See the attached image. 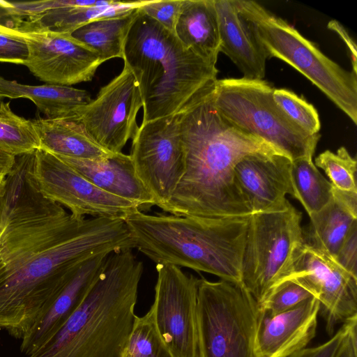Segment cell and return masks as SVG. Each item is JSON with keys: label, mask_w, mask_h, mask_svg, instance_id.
Wrapping results in <instances>:
<instances>
[{"label": "cell", "mask_w": 357, "mask_h": 357, "mask_svg": "<svg viewBox=\"0 0 357 357\" xmlns=\"http://www.w3.org/2000/svg\"><path fill=\"white\" fill-rule=\"evenodd\" d=\"M35 151L16 156L0 197V330L20 340L86 260L135 248L124 220L77 218L45 197Z\"/></svg>", "instance_id": "6da1fadb"}, {"label": "cell", "mask_w": 357, "mask_h": 357, "mask_svg": "<svg viewBox=\"0 0 357 357\" xmlns=\"http://www.w3.org/2000/svg\"><path fill=\"white\" fill-rule=\"evenodd\" d=\"M215 82L176 114L185 167L171 199L162 208L171 215L250 216L252 211L236 178L235 167L249 154L281 153L220 114L214 104Z\"/></svg>", "instance_id": "7a4b0ae2"}, {"label": "cell", "mask_w": 357, "mask_h": 357, "mask_svg": "<svg viewBox=\"0 0 357 357\" xmlns=\"http://www.w3.org/2000/svg\"><path fill=\"white\" fill-rule=\"evenodd\" d=\"M143 263L128 248L109 254L61 328L27 357H121L135 322Z\"/></svg>", "instance_id": "3957f363"}, {"label": "cell", "mask_w": 357, "mask_h": 357, "mask_svg": "<svg viewBox=\"0 0 357 357\" xmlns=\"http://www.w3.org/2000/svg\"><path fill=\"white\" fill-rule=\"evenodd\" d=\"M250 216L192 218L137 211L124 221L135 248L156 264L188 268L241 283Z\"/></svg>", "instance_id": "277c9868"}, {"label": "cell", "mask_w": 357, "mask_h": 357, "mask_svg": "<svg viewBox=\"0 0 357 357\" xmlns=\"http://www.w3.org/2000/svg\"><path fill=\"white\" fill-rule=\"evenodd\" d=\"M123 59L139 88L142 123L176 115L218 79L215 63L185 47L140 8L126 38Z\"/></svg>", "instance_id": "5b68a950"}, {"label": "cell", "mask_w": 357, "mask_h": 357, "mask_svg": "<svg viewBox=\"0 0 357 357\" xmlns=\"http://www.w3.org/2000/svg\"><path fill=\"white\" fill-rule=\"evenodd\" d=\"M241 17L266 58L286 62L357 123V74L326 56L286 20L255 1L235 0Z\"/></svg>", "instance_id": "8992f818"}, {"label": "cell", "mask_w": 357, "mask_h": 357, "mask_svg": "<svg viewBox=\"0 0 357 357\" xmlns=\"http://www.w3.org/2000/svg\"><path fill=\"white\" fill-rule=\"evenodd\" d=\"M197 357H261L258 303L241 283L199 279Z\"/></svg>", "instance_id": "52a82bcc"}, {"label": "cell", "mask_w": 357, "mask_h": 357, "mask_svg": "<svg viewBox=\"0 0 357 357\" xmlns=\"http://www.w3.org/2000/svg\"><path fill=\"white\" fill-rule=\"evenodd\" d=\"M274 89L264 79H217L214 104L232 125L265 141L291 160L312 157L321 135H310L289 120L275 104Z\"/></svg>", "instance_id": "ba28073f"}, {"label": "cell", "mask_w": 357, "mask_h": 357, "mask_svg": "<svg viewBox=\"0 0 357 357\" xmlns=\"http://www.w3.org/2000/svg\"><path fill=\"white\" fill-rule=\"evenodd\" d=\"M302 214L290 203L280 211L257 213L248 220L241 283L258 305L291 271L305 243Z\"/></svg>", "instance_id": "9c48e42d"}, {"label": "cell", "mask_w": 357, "mask_h": 357, "mask_svg": "<svg viewBox=\"0 0 357 357\" xmlns=\"http://www.w3.org/2000/svg\"><path fill=\"white\" fill-rule=\"evenodd\" d=\"M137 174L161 209L182 178L185 151L176 115L142 123L130 154Z\"/></svg>", "instance_id": "30bf717a"}, {"label": "cell", "mask_w": 357, "mask_h": 357, "mask_svg": "<svg viewBox=\"0 0 357 357\" xmlns=\"http://www.w3.org/2000/svg\"><path fill=\"white\" fill-rule=\"evenodd\" d=\"M33 174L40 193L67 208L75 217L125 220L139 211L134 203L100 190L57 155L43 149L35 151Z\"/></svg>", "instance_id": "8fae6325"}, {"label": "cell", "mask_w": 357, "mask_h": 357, "mask_svg": "<svg viewBox=\"0 0 357 357\" xmlns=\"http://www.w3.org/2000/svg\"><path fill=\"white\" fill-rule=\"evenodd\" d=\"M142 106L137 80L124 65L121 73L102 87L96 98L82 107L70 121L82 124L103 149L119 153L136 134L139 128L137 115Z\"/></svg>", "instance_id": "7c38bea8"}, {"label": "cell", "mask_w": 357, "mask_h": 357, "mask_svg": "<svg viewBox=\"0 0 357 357\" xmlns=\"http://www.w3.org/2000/svg\"><path fill=\"white\" fill-rule=\"evenodd\" d=\"M153 305L157 329L173 357H197L199 279L181 268L156 264Z\"/></svg>", "instance_id": "4fadbf2b"}, {"label": "cell", "mask_w": 357, "mask_h": 357, "mask_svg": "<svg viewBox=\"0 0 357 357\" xmlns=\"http://www.w3.org/2000/svg\"><path fill=\"white\" fill-rule=\"evenodd\" d=\"M291 279L313 291L328 335L334 334L338 324L357 317V277L327 255L304 243L296 254L291 271L281 283Z\"/></svg>", "instance_id": "5bb4252c"}, {"label": "cell", "mask_w": 357, "mask_h": 357, "mask_svg": "<svg viewBox=\"0 0 357 357\" xmlns=\"http://www.w3.org/2000/svg\"><path fill=\"white\" fill-rule=\"evenodd\" d=\"M18 31L29 50L24 66L47 84L70 86L91 81L104 62L95 51L70 33L39 28Z\"/></svg>", "instance_id": "9a60e30c"}, {"label": "cell", "mask_w": 357, "mask_h": 357, "mask_svg": "<svg viewBox=\"0 0 357 357\" xmlns=\"http://www.w3.org/2000/svg\"><path fill=\"white\" fill-rule=\"evenodd\" d=\"M291 163L281 153H256L236 164V178L252 214L280 211L287 207L289 202L286 195H292Z\"/></svg>", "instance_id": "2e32d148"}, {"label": "cell", "mask_w": 357, "mask_h": 357, "mask_svg": "<svg viewBox=\"0 0 357 357\" xmlns=\"http://www.w3.org/2000/svg\"><path fill=\"white\" fill-rule=\"evenodd\" d=\"M320 304L316 297L287 311H259L257 345L261 357H289L306 348L314 337Z\"/></svg>", "instance_id": "e0dca14e"}, {"label": "cell", "mask_w": 357, "mask_h": 357, "mask_svg": "<svg viewBox=\"0 0 357 357\" xmlns=\"http://www.w3.org/2000/svg\"><path fill=\"white\" fill-rule=\"evenodd\" d=\"M109 255L93 257L79 267L47 311L21 340L23 354H32L61 328L100 275Z\"/></svg>", "instance_id": "ac0fdd59"}, {"label": "cell", "mask_w": 357, "mask_h": 357, "mask_svg": "<svg viewBox=\"0 0 357 357\" xmlns=\"http://www.w3.org/2000/svg\"><path fill=\"white\" fill-rule=\"evenodd\" d=\"M57 156L100 190L134 203L139 211L155 206L137 174L130 155L113 153L100 160Z\"/></svg>", "instance_id": "d6986e66"}, {"label": "cell", "mask_w": 357, "mask_h": 357, "mask_svg": "<svg viewBox=\"0 0 357 357\" xmlns=\"http://www.w3.org/2000/svg\"><path fill=\"white\" fill-rule=\"evenodd\" d=\"M146 1L59 0V7L40 15L17 20L15 29H45L71 33L79 26L96 20L123 16L144 5Z\"/></svg>", "instance_id": "ffe728a7"}, {"label": "cell", "mask_w": 357, "mask_h": 357, "mask_svg": "<svg viewBox=\"0 0 357 357\" xmlns=\"http://www.w3.org/2000/svg\"><path fill=\"white\" fill-rule=\"evenodd\" d=\"M220 52L228 56L247 79H263L266 58L241 17L235 0H215Z\"/></svg>", "instance_id": "44dd1931"}, {"label": "cell", "mask_w": 357, "mask_h": 357, "mask_svg": "<svg viewBox=\"0 0 357 357\" xmlns=\"http://www.w3.org/2000/svg\"><path fill=\"white\" fill-rule=\"evenodd\" d=\"M174 34L185 47L216 64L220 36L215 0H183Z\"/></svg>", "instance_id": "7402d4cb"}, {"label": "cell", "mask_w": 357, "mask_h": 357, "mask_svg": "<svg viewBox=\"0 0 357 357\" xmlns=\"http://www.w3.org/2000/svg\"><path fill=\"white\" fill-rule=\"evenodd\" d=\"M40 140V148L56 155L100 160L113 153L97 144L78 122L62 119L31 120Z\"/></svg>", "instance_id": "603a6c76"}, {"label": "cell", "mask_w": 357, "mask_h": 357, "mask_svg": "<svg viewBox=\"0 0 357 357\" xmlns=\"http://www.w3.org/2000/svg\"><path fill=\"white\" fill-rule=\"evenodd\" d=\"M0 98L31 100L47 119L72 120L91 99L88 91L68 86H31L8 80L0 75Z\"/></svg>", "instance_id": "cb8c5ba5"}, {"label": "cell", "mask_w": 357, "mask_h": 357, "mask_svg": "<svg viewBox=\"0 0 357 357\" xmlns=\"http://www.w3.org/2000/svg\"><path fill=\"white\" fill-rule=\"evenodd\" d=\"M308 241L305 243L335 259L357 216L333 197L319 211L310 215Z\"/></svg>", "instance_id": "d4e9b609"}, {"label": "cell", "mask_w": 357, "mask_h": 357, "mask_svg": "<svg viewBox=\"0 0 357 357\" xmlns=\"http://www.w3.org/2000/svg\"><path fill=\"white\" fill-rule=\"evenodd\" d=\"M139 9L123 16L91 21L70 34L95 51L104 62L123 59L124 42Z\"/></svg>", "instance_id": "484cf974"}, {"label": "cell", "mask_w": 357, "mask_h": 357, "mask_svg": "<svg viewBox=\"0 0 357 357\" xmlns=\"http://www.w3.org/2000/svg\"><path fill=\"white\" fill-rule=\"evenodd\" d=\"M290 179L291 196L301 203L309 216L321 210L333 198L332 184L317 169L312 157L291 160Z\"/></svg>", "instance_id": "4316f807"}, {"label": "cell", "mask_w": 357, "mask_h": 357, "mask_svg": "<svg viewBox=\"0 0 357 357\" xmlns=\"http://www.w3.org/2000/svg\"><path fill=\"white\" fill-rule=\"evenodd\" d=\"M40 148V140L31 120L15 114L10 102H0V149L18 156Z\"/></svg>", "instance_id": "83f0119b"}, {"label": "cell", "mask_w": 357, "mask_h": 357, "mask_svg": "<svg viewBox=\"0 0 357 357\" xmlns=\"http://www.w3.org/2000/svg\"><path fill=\"white\" fill-rule=\"evenodd\" d=\"M121 357H173L157 329L151 307L144 316L136 315Z\"/></svg>", "instance_id": "f1b7e54d"}, {"label": "cell", "mask_w": 357, "mask_h": 357, "mask_svg": "<svg viewBox=\"0 0 357 357\" xmlns=\"http://www.w3.org/2000/svg\"><path fill=\"white\" fill-rule=\"evenodd\" d=\"M315 166L322 169L330 182L337 189L357 191L356 160L342 146L336 153L326 150L315 158Z\"/></svg>", "instance_id": "f546056e"}, {"label": "cell", "mask_w": 357, "mask_h": 357, "mask_svg": "<svg viewBox=\"0 0 357 357\" xmlns=\"http://www.w3.org/2000/svg\"><path fill=\"white\" fill-rule=\"evenodd\" d=\"M275 104L295 125L310 135L319 134L321 124L314 107L287 89H275Z\"/></svg>", "instance_id": "4dcf8cb0"}, {"label": "cell", "mask_w": 357, "mask_h": 357, "mask_svg": "<svg viewBox=\"0 0 357 357\" xmlns=\"http://www.w3.org/2000/svg\"><path fill=\"white\" fill-rule=\"evenodd\" d=\"M312 297L316 296L310 288L297 280L291 279L281 283L258 307L260 311L275 314Z\"/></svg>", "instance_id": "1f68e13d"}, {"label": "cell", "mask_w": 357, "mask_h": 357, "mask_svg": "<svg viewBox=\"0 0 357 357\" xmlns=\"http://www.w3.org/2000/svg\"><path fill=\"white\" fill-rule=\"evenodd\" d=\"M182 4L183 0H148L140 9L145 15L174 33Z\"/></svg>", "instance_id": "d6a6232c"}, {"label": "cell", "mask_w": 357, "mask_h": 357, "mask_svg": "<svg viewBox=\"0 0 357 357\" xmlns=\"http://www.w3.org/2000/svg\"><path fill=\"white\" fill-rule=\"evenodd\" d=\"M28 56L27 43L20 31L0 32V62L24 65Z\"/></svg>", "instance_id": "836d02e7"}, {"label": "cell", "mask_w": 357, "mask_h": 357, "mask_svg": "<svg viewBox=\"0 0 357 357\" xmlns=\"http://www.w3.org/2000/svg\"><path fill=\"white\" fill-rule=\"evenodd\" d=\"M355 317L343 324L326 342L314 347L305 348L289 357H335Z\"/></svg>", "instance_id": "e575fe53"}, {"label": "cell", "mask_w": 357, "mask_h": 357, "mask_svg": "<svg viewBox=\"0 0 357 357\" xmlns=\"http://www.w3.org/2000/svg\"><path fill=\"white\" fill-rule=\"evenodd\" d=\"M335 260L347 272L357 277V222L349 229Z\"/></svg>", "instance_id": "d590c367"}, {"label": "cell", "mask_w": 357, "mask_h": 357, "mask_svg": "<svg viewBox=\"0 0 357 357\" xmlns=\"http://www.w3.org/2000/svg\"><path fill=\"white\" fill-rule=\"evenodd\" d=\"M327 27L328 29L335 32L344 41L347 46L350 54L353 68V72L357 74V50L356 44L353 38L350 36L349 32L338 21L335 20H331L328 22Z\"/></svg>", "instance_id": "8d00e7d4"}, {"label": "cell", "mask_w": 357, "mask_h": 357, "mask_svg": "<svg viewBox=\"0 0 357 357\" xmlns=\"http://www.w3.org/2000/svg\"><path fill=\"white\" fill-rule=\"evenodd\" d=\"M335 357H357V319L353 321Z\"/></svg>", "instance_id": "74e56055"}, {"label": "cell", "mask_w": 357, "mask_h": 357, "mask_svg": "<svg viewBox=\"0 0 357 357\" xmlns=\"http://www.w3.org/2000/svg\"><path fill=\"white\" fill-rule=\"evenodd\" d=\"M333 197L357 216V191L342 190L332 185Z\"/></svg>", "instance_id": "f35d334b"}, {"label": "cell", "mask_w": 357, "mask_h": 357, "mask_svg": "<svg viewBox=\"0 0 357 357\" xmlns=\"http://www.w3.org/2000/svg\"><path fill=\"white\" fill-rule=\"evenodd\" d=\"M16 156L0 149V172L9 174L15 162Z\"/></svg>", "instance_id": "ab89813d"}, {"label": "cell", "mask_w": 357, "mask_h": 357, "mask_svg": "<svg viewBox=\"0 0 357 357\" xmlns=\"http://www.w3.org/2000/svg\"><path fill=\"white\" fill-rule=\"evenodd\" d=\"M1 18H7L12 22L10 2L0 1V19Z\"/></svg>", "instance_id": "60d3db41"}, {"label": "cell", "mask_w": 357, "mask_h": 357, "mask_svg": "<svg viewBox=\"0 0 357 357\" xmlns=\"http://www.w3.org/2000/svg\"><path fill=\"white\" fill-rule=\"evenodd\" d=\"M8 174L0 172V197L4 194L7 183Z\"/></svg>", "instance_id": "b9f144b4"}, {"label": "cell", "mask_w": 357, "mask_h": 357, "mask_svg": "<svg viewBox=\"0 0 357 357\" xmlns=\"http://www.w3.org/2000/svg\"><path fill=\"white\" fill-rule=\"evenodd\" d=\"M17 29L13 28L10 26L0 23V32L4 33H14Z\"/></svg>", "instance_id": "7bdbcfd3"}]
</instances>
